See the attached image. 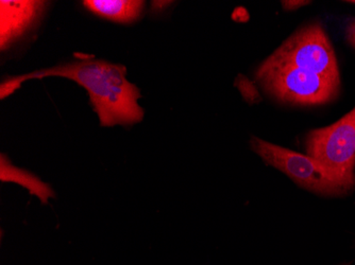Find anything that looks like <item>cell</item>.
Wrapping results in <instances>:
<instances>
[{
    "label": "cell",
    "mask_w": 355,
    "mask_h": 265,
    "mask_svg": "<svg viewBox=\"0 0 355 265\" xmlns=\"http://www.w3.org/2000/svg\"><path fill=\"white\" fill-rule=\"evenodd\" d=\"M271 57L340 83L334 51L319 24H312L297 31Z\"/></svg>",
    "instance_id": "5b68a950"
},
{
    "label": "cell",
    "mask_w": 355,
    "mask_h": 265,
    "mask_svg": "<svg viewBox=\"0 0 355 265\" xmlns=\"http://www.w3.org/2000/svg\"><path fill=\"white\" fill-rule=\"evenodd\" d=\"M153 3L155 10H161L163 9V8L168 7L171 3H169V1H153Z\"/></svg>",
    "instance_id": "8fae6325"
},
{
    "label": "cell",
    "mask_w": 355,
    "mask_h": 265,
    "mask_svg": "<svg viewBox=\"0 0 355 265\" xmlns=\"http://www.w3.org/2000/svg\"><path fill=\"white\" fill-rule=\"evenodd\" d=\"M251 147L268 165L288 175L303 188L322 195H343L352 190L343 179L310 156L253 137Z\"/></svg>",
    "instance_id": "3957f363"
},
{
    "label": "cell",
    "mask_w": 355,
    "mask_h": 265,
    "mask_svg": "<svg viewBox=\"0 0 355 265\" xmlns=\"http://www.w3.org/2000/svg\"><path fill=\"white\" fill-rule=\"evenodd\" d=\"M46 77H67L87 89L101 127L131 125L141 122L144 109L139 105V89L127 80V68L103 60L83 59L6 79L1 99L13 93L29 80Z\"/></svg>",
    "instance_id": "6da1fadb"
},
{
    "label": "cell",
    "mask_w": 355,
    "mask_h": 265,
    "mask_svg": "<svg viewBox=\"0 0 355 265\" xmlns=\"http://www.w3.org/2000/svg\"><path fill=\"white\" fill-rule=\"evenodd\" d=\"M1 181L16 183L29 190L31 194L37 195L43 204H47L48 199L55 197V192L49 185L45 184L35 174L16 168L10 163L6 155H1Z\"/></svg>",
    "instance_id": "ba28073f"
},
{
    "label": "cell",
    "mask_w": 355,
    "mask_h": 265,
    "mask_svg": "<svg viewBox=\"0 0 355 265\" xmlns=\"http://www.w3.org/2000/svg\"><path fill=\"white\" fill-rule=\"evenodd\" d=\"M281 3H282L285 11H295V10L304 7V6L311 3L310 1H304V0H287V1H282Z\"/></svg>",
    "instance_id": "9c48e42d"
},
{
    "label": "cell",
    "mask_w": 355,
    "mask_h": 265,
    "mask_svg": "<svg viewBox=\"0 0 355 265\" xmlns=\"http://www.w3.org/2000/svg\"><path fill=\"white\" fill-rule=\"evenodd\" d=\"M308 156L316 159L351 189L355 187V107L330 127L306 137Z\"/></svg>",
    "instance_id": "277c9868"
},
{
    "label": "cell",
    "mask_w": 355,
    "mask_h": 265,
    "mask_svg": "<svg viewBox=\"0 0 355 265\" xmlns=\"http://www.w3.org/2000/svg\"><path fill=\"white\" fill-rule=\"evenodd\" d=\"M257 81L279 100L301 105L330 102L340 83L269 57L257 73Z\"/></svg>",
    "instance_id": "7a4b0ae2"
},
{
    "label": "cell",
    "mask_w": 355,
    "mask_h": 265,
    "mask_svg": "<svg viewBox=\"0 0 355 265\" xmlns=\"http://www.w3.org/2000/svg\"><path fill=\"white\" fill-rule=\"evenodd\" d=\"M83 6L103 19L129 24L141 17L145 3L137 0H85Z\"/></svg>",
    "instance_id": "52a82bcc"
},
{
    "label": "cell",
    "mask_w": 355,
    "mask_h": 265,
    "mask_svg": "<svg viewBox=\"0 0 355 265\" xmlns=\"http://www.w3.org/2000/svg\"><path fill=\"white\" fill-rule=\"evenodd\" d=\"M45 1H0V45L6 49L40 19Z\"/></svg>",
    "instance_id": "8992f818"
},
{
    "label": "cell",
    "mask_w": 355,
    "mask_h": 265,
    "mask_svg": "<svg viewBox=\"0 0 355 265\" xmlns=\"http://www.w3.org/2000/svg\"><path fill=\"white\" fill-rule=\"evenodd\" d=\"M349 3H355V1H349Z\"/></svg>",
    "instance_id": "7c38bea8"
},
{
    "label": "cell",
    "mask_w": 355,
    "mask_h": 265,
    "mask_svg": "<svg viewBox=\"0 0 355 265\" xmlns=\"http://www.w3.org/2000/svg\"><path fill=\"white\" fill-rule=\"evenodd\" d=\"M346 35L347 41L355 48V19L349 23L348 27H347Z\"/></svg>",
    "instance_id": "30bf717a"
}]
</instances>
